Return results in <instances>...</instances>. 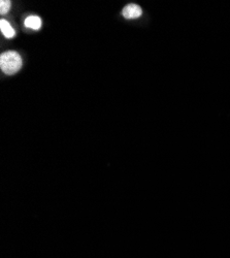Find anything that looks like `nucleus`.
Masks as SVG:
<instances>
[{
	"instance_id": "f257e3e1",
	"label": "nucleus",
	"mask_w": 230,
	"mask_h": 258,
	"mask_svg": "<svg viewBox=\"0 0 230 258\" xmlns=\"http://www.w3.org/2000/svg\"><path fill=\"white\" fill-rule=\"evenodd\" d=\"M22 64L23 61L21 56L14 51L6 52L0 57V68L8 76L18 72L22 68Z\"/></svg>"
},
{
	"instance_id": "f03ea898",
	"label": "nucleus",
	"mask_w": 230,
	"mask_h": 258,
	"mask_svg": "<svg viewBox=\"0 0 230 258\" xmlns=\"http://www.w3.org/2000/svg\"><path fill=\"white\" fill-rule=\"evenodd\" d=\"M142 14V10L140 6H138V4H130L126 6L122 10L123 17L128 20L138 19L140 17Z\"/></svg>"
},
{
	"instance_id": "7ed1b4c3",
	"label": "nucleus",
	"mask_w": 230,
	"mask_h": 258,
	"mask_svg": "<svg viewBox=\"0 0 230 258\" xmlns=\"http://www.w3.org/2000/svg\"><path fill=\"white\" fill-rule=\"evenodd\" d=\"M24 25L30 29L40 30L42 28V19L38 16H30V17L26 18Z\"/></svg>"
},
{
	"instance_id": "20e7f679",
	"label": "nucleus",
	"mask_w": 230,
	"mask_h": 258,
	"mask_svg": "<svg viewBox=\"0 0 230 258\" xmlns=\"http://www.w3.org/2000/svg\"><path fill=\"white\" fill-rule=\"evenodd\" d=\"M0 29H2V34L6 38H12L16 34V32L14 30V28L12 27V25L4 19L0 20Z\"/></svg>"
},
{
	"instance_id": "39448f33",
	"label": "nucleus",
	"mask_w": 230,
	"mask_h": 258,
	"mask_svg": "<svg viewBox=\"0 0 230 258\" xmlns=\"http://www.w3.org/2000/svg\"><path fill=\"white\" fill-rule=\"evenodd\" d=\"M10 2H8V0H2L0 2V14H6L8 12L10 8Z\"/></svg>"
}]
</instances>
